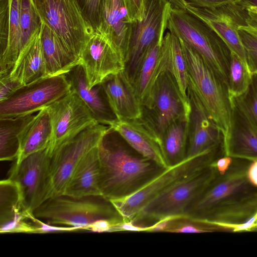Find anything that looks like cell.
<instances>
[{
	"instance_id": "obj_1",
	"label": "cell",
	"mask_w": 257,
	"mask_h": 257,
	"mask_svg": "<svg viewBox=\"0 0 257 257\" xmlns=\"http://www.w3.org/2000/svg\"><path fill=\"white\" fill-rule=\"evenodd\" d=\"M98 150L100 190L109 201L131 195L166 169L135 150L109 126Z\"/></svg>"
},
{
	"instance_id": "obj_2",
	"label": "cell",
	"mask_w": 257,
	"mask_h": 257,
	"mask_svg": "<svg viewBox=\"0 0 257 257\" xmlns=\"http://www.w3.org/2000/svg\"><path fill=\"white\" fill-rule=\"evenodd\" d=\"M179 40L187 64L188 88L222 133L223 151L230 135L234 107L227 85L194 49Z\"/></svg>"
},
{
	"instance_id": "obj_3",
	"label": "cell",
	"mask_w": 257,
	"mask_h": 257,
	"mask_svg": "<svg viewBox=\"0 0 257 257\" xmlns=\"http://www.w3.org/2000/svg\"><path fill=\"white\" fill-rule=\"evenodd\" d=\"M33 214L48 224L80 230L98 219L120 216L110 201L101 196L77 198L65 194L48 198Z\"/></svg>"
},
{
	"instance_id": "obj_4",
	"label": "cell",
	"mask_w": 257,
	"mask_h": 257,
	"mask_svg": "<svg viewBox=\"0 0 257 257\" xmlns=\"http://www.w3.org/2000/svg\"><path fill=\"white\" fill-rule=\"evenodd\" d=\"M217 150L186 159L165 169L140 190L125 198L110 200L124 221L135 222L143 209L177 183L207 167L217 157Z\"/></svg>"
},
{
	"instance_id": "obj_5",
	"label": "cell",
	"mask_w": 257,
	"mask_h": 257,
	"mask_svg": "<svg viewBox=\"0 0 257 257\" xmlns=\"http://www.w3.org/2000/svg\"><path fill=\"white\" fill-rule=\"evenodd\" d=\"M42 21L68 52L79 61L94 32L76 0H33Z\"/></svg>"
},
{
	"instance_id": "obj_6",
	"label": "cell",
	"mask_w": 257,
	"mask_h": 257,
	"mask_svg": "<svg viewBox=\"0 0 257 257\" xmlns=\"http://www.w3.org/2000/svg\"><path fill=\"white\" fill-rule=\"evenodd\" d=\"M167 29L194 49L227 85L229 51L223 49L209 28L186 10L172 7Z\"/></svg>"
},
{
	"instance_id": "obj_7",
	"label": "cell",
	"mask_w": 257,
	"mask_h": 257,
	"mask_svg": "<svg viewBox=\"0 0 257 257\" xmlns=\"http://www.w3.org/2000/svg\"><path fill=\"white\" fill-rule=\"evenodd\" d=\"M71 90L64 74L48 76L24 85L0 102V118L33 114L47 107Z\"/></svg>"
},
{
	"instance_id": "obj_8",
	"label": "cell",
	"mask_w": 257,
	"mask_h": 257,
	"mask_svg": "<svg viewBox=\"0 0 257 257\" xmlns=\"http://www.w3.org/2000/svg\"><path fill=\"white\" fill-rule=\"evenodd\" d=\"M108 128V126L100 123L88 127L52 153L50 163L51 197L64 194L80 162L98 145Z\"/></svg>"
},
{
	"instance_id": "obj_9",
	"label": "cell",
	"mask_w": 257,
	"mask_h": 257,
	"mask_svg": "<svg viewBox=\"0 0 257 257\" xmlns=\"http://www.w3.org/2000/svg\"><path fill=\"white\" fill-rule=\"evenodd\" d=\"M217 174L215 168L210 164L177 183L148 203L141 211L135 222L143 219L157 221L169 216H185L189 205Z\"/></svg>"
},
{
	"instance_id": "obj_10",
	"label": "cell",
	"mask_w": 257,
	"mask_h": 257,
	"mask_svg": "<svg viewBox=\"0 0 257 257\" xmlns=\"http://www.w3.org/2000/svg\"><path fill=\"white\" fill-rule=\"evenodd\" d=\"M48 147L33 153L11 168L9 179L18 185L23 201L31 213L51 197Z\"/></svg>"
},
{
	"instance_id": "obj_11",
	"label": "cell",
	"mask_w": 257,
	"mask_h": 257,
	"mask_svg": "<svg viewBox=\"0 0 257 257\" xmlns=\"http://www.w3.org/2000/svg\"><path fill=\"white\" fill-rule=\"evenodd\" d=\"M145 117L160 136L174 122L189 119L191 107L171 74L165 71L159 77L144 105Z\"/></svg>"
},
{
	"instance_id": "obj_12",
	"label": "cell",
	"mask_w": 257,
	"mask_h": 257,
	"mask_svg": "<svg viewBox=\"0 0 257 257\" xmlns=\"http://www.w3.org/2000/svg\"><path fill=\"white\" fill-rule=\"evenodd\" d=\"M46 108L52 125L48 147L50 155L60 146L85 129L99 123L85 103L73 90Z\"/></svg>"
},
{
	"instance_id": "obj_13",
	"label": "cell",
	"mask_w": 257,
	"mask_h": 257,
	"mask_svg": "<svg viewBox=\"0 0 257 257\" xmlns=\"http://www.w3.org/2000/svg\"><path fill=\"white\" fill-rule=\"evenodd\" d=\"M89 88L108 76L125 69V60L111 37L104 32L94 31L79 58Z\"/></svg>"
},
{
	"instance_id": "obj_14",
	"label": "cell",
	"mask_w": 257,
	"mask_h": 257,
	"mask_svg": "<svg viewBox=\"0 0 257 257\" xmlns=\"http://www.w3.org/2000/svg\"><path fill=\"white\" fill-rule=\"evenodd\" d=\"M172 8L167 0H148L143 19L133 23L125 69L129 77L147 49L164 36Z\"/></svg>"
},
{
	"instance_id": "obj_15",
	"label": "cell",
	"mask_w": 257,
	"mask_h": 257,
	"mask_svg": "<svg viewBox=\"0 0 257 257\" xmlns=\"http://www.w3.org/2000/svg\"><path fill=\"white\" fill-rule=\"evenodd\" d=\"M249 163L235 165L233 163L224 175L218 173L189 205L185 216L196 220L202 219L219 203L254 187L247 178L246 170Z\"/></svg>"
},
{
	"instance_id": "obj_16",
	"label": "cell",
	"mask_w": 257,
	"mask_h": 257,
	"mask_svg": "<svg viewBox=\"0 0 257 257\" xmlns=\"http://www.w3.org/2000/svg\"><path fill=\"white\" fill-rule=\"evenodd\" d=\"M108 126L137 152L165 169L169 167L164 155L160 135L143 115L135 119H116Z\"/></svg>"
},
{
	"instance_id": "obj_17",
	"label": "cell",
	"mask_w": 257,
	"mask_h": 257,
	"mask_svg": "<svg viewBox=\"0 0 257 257\" xmlns=\"http://www.w3.org/2000/svg\"><path fill=\"white\" fill-rule=\"evenodd\" d=\"M191 110L189 120L186 159L222 148V133L188 88Z\"/></svg>"
},
{
	"instance_id": "obj_18",
	"label": "cell",
	"mask_w": 257,
	"mask_h": 257,
	"mask_svg": "<svg viewBox=\"0 0 257 257\" xmlns=\"http://www.w3.org/2000/svg\"><path fill=\"white\" fill-rule=\"evenodd\" d=\"M20 0H1L0 75L10 74L21 51Z\"/></svg>"
},
{
	"instance_id": "obj_19",
	"label": "cell",
	"mask_w": 257,
	"mask_h": 257,
	"mask_svg": "<svg viewBox=\"0 0 257 257\" xmlns=\"http://www.w3.org/2000/svg\"><path fill=\"white\" fill-rule=\"evenodd\" d=\"M26 208L20 190L14 181L0 182V233H34L35 225L29 220L33 214Z\"/></svg>"
},
{
	"instance_id": "obj_20",
	"label": "cell",
	"mask_w": 257,
	"mask_h": 257,
	"mask_svg": "<svg viewBox=\"0 0 257 257\" xmlns=\"http://www.w3.org/2000/svg\"><path fill=\"white\" fill-rule=\"evenodd\" d=\"M100 84L117 119H135L143 116V106L125 69L108 76Z\"/></svg>"
},
{
	"instance_id": "obj_21",
	"label": "cell",
	"mask_w": 257,
	"mask_h": 257,
	"mask_svg": "<svg viewBox=\"0 0 257 257\" xmlns=\"http://www.w3.org/2000/svg\"><path fill=\"white\" fill-rule=\"evenodd\" d=\"M186 10L217 35L229 52L236 55L250 71L247 54L238 29V25L232 16L220 8L203 9L188 4Z\"/></svg>"
},
{
	"instance_id": "obj_22",
	"label": "cell",
	"mask_w": 257,
	"mask_h": 257,
	"mask_svg": "<svg viewBox=\"0 0 257 257\" xmlns=\"http://www.w3.org/2000/svg\"><path fill=\"white\" fill-rule=\"evenodd\" d=\"M133 24L126 0H101L100 24L97 29L104 32L111 37L122 53L125 60V65Z\"/></svg>"
},
{
	"instance_id": "obj_23",
	"label": "cell",
	"mask_w": 257,
	"mask_h": 257,
	"mask_svg": "<svg viewBox=\"0 0 257 257\" xmlns=\"http://www.w3.org/2000/svg\"><path fill=\"white\" fill-rule=\"evenodd\" d=\"M256 212L257 188L253 187L219 203L204 218L197 220L213 226L238 224L245 222Z\"/></svg>"
},
{
	"instance_id": "obj_24",
	"label": "cell",
	"mask_w": 257,
	"mask_h": 257,
	"mask_svg": "<svg viewBox=\"0 0 257 257\" xmlns=\"http://www.w3.org/2000/svg\"><path fill=\"white\" fill-rule=\"evenodd\" d=\"M64 74L71 90L83 101L99 123L108 126L116 119L109 107L101 84L89 88L81 64L76 65Z\"/></svg>"
},
{
	"instance_id": "obj_25",
	"label": "cell",
	"mask_w": 257,
	"mask_h": 257,
	"mask_svg": "<svg viewBox=\"0 0 257 257\" xmlns=\"http://www.w3.org/2000/svg\"><path fill=\"white\" fill-rule=\"evenodd\" d=\"M164 37L147 49L130 77L142 106L147 100L159 77L166 71L162 51Z\"/></svg>"
},
{
	"instance_id": "obj_26",
	"label": "cell",
	"mask_w": 257,
	"mask_h": 257,
	"mask_svg": "<svg viewBox=\"0 0 257 257\" xmlns=\"http://www.w3.org/2000/svg\"><path fill=\"white\" fill-rule=\"evenodd\" d=\"M223 154L249 162L257 159V126L234 105L230 135Z\"/></svg>"
},
{
	"instance_id": "obj_27",
	"label": "cell",
	"mask_w": 257,
	"mask_h": 257,
	"mask_svg": "<svg viewBox=\"0 0 257 257\" xmlns=\"http://www.w3.org/2000/svg\"><path fill=\"white\" fill-rule=\"evenodd\" d=\"M41 34L42 26L34 33L23 49L10 73L12 78L23 85L48 76Z\"/></svg>"
},
{
	"instance_id": "obj_28",
	"label": "cell",
	"mask_w": 257,
	"mask_h": 257,
	"mask_svg": "<svg viewBox=\"0 0 257 257\" xmlns=\"http://www.w3.org/2000/svg\"><path fill=\"white\" fill-rule=\"evenodd\" d=\"M99 171L97 146L92 149L80 162L64 194L77 198L101 196L99 187Z\"/></svg>"
},
{
	"instance_id": "obj_29",
	"label": "cell",
	"mask_w": 257,
	"mask_h": 257,
	"mask_svg": "<svg viewBox=\"0 0 257 257\" xmlns=\"http://www.w3.org/2000/svg\"><path fill=\"white\" fill-rule=\"evenodd\" d=\"M52 135L51 120L46 108L40 110L19 135L20 148L15 164L30 155L48 148Z\"/></svg>"
},
{
	"instance_id": "obj_30",
	"label": "cell",
	"mask_w": 257,
	"mask_h": 257,
	"mask_svg": "<svg viewBox=\"0 0 257 257\" xmlns=\"http://www.w3.org/2000/svg\"><path fill=\"white\" fill-rule=\"evenodd\" d=\"M41 41L47 76L65 74L79 64L61 44L52 30L42 21Z\"/></svg>"
},
{
	"instance_id": "obj_31",
	"label": "cell",
	"mask_w": 257,
	"mask_h": 257,
	"mask_svg": "<svg viewBox=\"0 0 257 257\" xmlns=\"http://www.w3.org/2000/svg\"><path fill=\"white\" fill-rule=\"evenodd\" d=\"M162 51L166 71L172 76L184 98L189 101L187 67L179 39L170 32L166 33L162 43Z\"/></svg>"
},
{
	"instance_id": "obj_32",
	"label": "cell",
	"mask_w": 257,
	"mask_h": 257,
	"mask_svg": "<svg viewBox=\"0 0 257 257\" xmlns=\"http://www.w3.org/2000/svg\"><path fill=\"white\" fill-rule=\"evenodd\" d=\"M189 120L183 118L174 122L161 136L164 155L169 167L186 159Z\"/></svg>"
},
{
	"instance_id": "obj_33",
	"label": "cell",
	"mask_w": 257,
	"mask_h": 257,
	"mask_svg": "<svg viewBox=\"0 0 257 257\" xmlns=\"http://www.w3.org/2000/svg\"><path fill=\"white\" fill-rule=\"evenodd\" d=\"M33 114L0 118V160H16L19 151V135L33 119Z\"/></svg>"
},
{
	"instance_id": "obj_34",
	"label": "cell",
	"mask_w": 257,
	"mask_h": 257,
	"mask_svg": "<svg viewBox=\"0 0 257 257\" xmlns=\"http://www.w3.org/2000/svg\"><path fill=\"white\" fill-rule=\"evenodd\" d=\"M252 74L241 59L229 52V65L228 75V90L230 98L242 95L247 89Z\"/></svg>"
},
{
	"instance_id": "obj_35",
	"label": "cell",
	"mask_w": 257,
	"mask_h": 257,
	"mask_svg": "<svg viewBox=\"0 0 257 257\" xmlns=\"http://www.w3.org/2000/svg\"><path fill=\"white\" fill-rule=\"evenodd\" d=\"M19 12L23 50L34 33L41 28L42 19L33 0H20Z\"/></svg>"
},
{
	"instance_id": "obj_36",
	"label": "cell",
	"mask_w": 257,
	"mask_h": 257,
	"mask_svg": "<svg viewBox=\"0 0 257 257\" xmlns=\"http://www.w3.org/2000/svg\"><path fill=\"white\" fill-rule=\"evenodd\" d=\"M234 105L253 124L257 126V72L252 74L246 91L233 99Z\"/></svg>"
},
{
	"instance_id": "obj_37",
	"label": "cell",
	"mask_w": 257,
	"mask_h": 257,
	"mask_svg": "<svg viewBox=\"0 0 257 257\" xmlns=\"http://www.w3.org/2000/svg\"><path fill=\"white\" fill-rule=\"evenodd\" d=\"M215 226L187 217H179L172 220L165 232L175 233H205L219 231Z\"/></svg>"
},
{
	"instance_id": "obj_38",
	"label": "cell",
	"mask_w": 257,
	"mask_h": 257,
	"mask_svg": "<svg viewBox=\"0 0 257 257\" xmlns=\"http://www.w3.org/2000/svg\"><path fill=\"white\" fill-rule=\"evenodd\" d=\"M86 21L93 28L97 29L100 24L101 0H76Z\"/></svg>"
},
{
	"instance_id": "obj_39",
	"label": "cell",
	"mask_w": 257,
	"mask_h": 257,
	"mask_svg": "<svg viewBox=\"0 0 257 257\" xmlns=\"http://www.w3.org/2000/svg\"><path fill=\"white\" fill-rule=\"evenodd\" d=\"M239 31L247 54L248 64L252 74L257 72V38L245 32Z\"/></svg>"
},
{
	"instance_id": "obj_40",
	"label": "cell",
	"mask_w": 257,
	"mask_h": 257,
	"mask_svg": "<svg viewBox=\"0 0 257 257\" xmlns=\"http://www.w3.org/2000/svg\"><path fill=\"white\" fill-rule=\"evenodd\" d=\"M29 220L31 221L36 227V233H47L59 232H68L79 230L77 227L56 225L48 224L43 220L36 217L34 214H32Z\"/></svg>"
},
{
	"instance_id": "obj_41",
	"label": "cell",
	"mask_w": 257,
	"mask_h": 257,
	"mask_svg": "<svg viewBox=\"0 0 257 257\" xmlns=\"http://www.w3.org/2000/svg\"><path fill=\"white\" fill-rule=\"evenodd\" d=\"M23 85L12 78L10 74L0 75V102L6 100Z\"/></svg>"
},
{
	"instance_id": "obj_42",
	"label": "cell",
	"mask_w": 257,
	"mask_h": 257,
	"mask_svg": "<svg viewBox=\"0 0 257 257\" xmlns=\"http://www.w3.org/2000/svg\"><path fill=\"white\" fill-rule=\"evenodd\" d=\"M122 220L120 216L98 219L86 226L85 230L97 232H112L114 227Z\"/></svg>"
},
{
	"instance_id": "obj_43",
	"label": "cell",
	"mask_w": 257,
	"mask_h": 257,
	"mask_svg": "<svg viewBox=\"0 0 257 257\" xmlns=\"http://www.w3.org/2000/svg\"><path fill=\"white\" fill-rule=\"evenodd\" d=\"M148 0H126L131 20L133 23L143 19Z\"/></svg>"
},
{
	"instance_id": "obj_44",
	"label": "cell",
	"mask_w": 257,
	"mask_h": 257,
	"mask_svg": "<svg viewBox=\"0 0 257 257\" xmlns=\"http://www.w3.org/2000/svg\"><path fill=\"white\" fill-rule=\"evenodd\" d=\"M188 4L195 7L215 9L236 3L237 0H185Z\"/></svg>"
},
{
	"instance_id": "obj_45",
	"label": "cell",
	"mask_w": 257,
	"mask_h": 257,
	"mask_svg": "<svg viewBox=\"0 0 257 257\" xmlns=\"http://www.w3.org/2000/svg\"><path fill=\"white\" fill-rule=\"evenodd\" d=\"M233 163V158L223 155L215 159L211 165L215 168L219 175H223L229 170Z\"/></svg>"
},
{
	"instance_id": "obj_46",
	"label": "cell",
	"mask_w": 257,
	"mask_h": 257,
	"mask_svg": "<svg viewBox=\"0 0 257 257\" xmlns=\"http://www.w3.org/2000/svg\"><path fill=\"white\" fill-rule=\"evenodd\" d=\"M246 175L250 184L257 188V159L249 162L247 167Z\"/></svg>"
},
{
	"instance_id": "obj_47",
	"label": "cell",
	"mask_w": 257,
	"mask_h": 257,
	"mask_svg": "<svg viewBox=\"0 0 257 257\" xmlns=\"http://www.w3.org/2000/svg\"><path fill=\"white\" fill-rule=\"evenodd\" d=\"M238 29L252 35L257 38V28L247 25H238Z\"/></svg>"
},
{
	"instance_id": "obj_48",
	"label": "cell",
	"mask_w": 257,
	"mask_h": 257,
	"mask_svg": "<svg viewBox=\"0 0 257 257\" xmlns=\"http://www.w3.org/2000/svg\"><path fill=\"white\" fill-rule=\"evenodd\" d=\"M248 18L246 21V25L257 28V13L247 11Z\"/></svg>"
},
{
	"instance_id": "obj_49",
	"label": "cell",
	"mask_w": 257,
	"mask_h": 257,
	"mask_svg": "<svg viewBox=\"0 0 257 257\" xmlns=\"http://www.w3.org/2000/svg\"><path fill=\"white\" fill-rule=\"evenodd\" d=\"M173 7L186 10L188 3L185 0H167Z\"/></svg>"
},
{
	"instance_id": "obj_50",
	"label": "cell",
	"mask_w": 257,
	"mask_h": 257,
	"mask_svg": "<svg viewBox=\"0 0 257 257\" xmlns=\"http://www.w3.org/2000/svg\"><path fill=\"white\" fill-rule=\"evenodd\" d=\"M236 3L240 4L244 9L249 6H257V0H237Z\"/></svg>"
},
{
	"instance_id": "obj_51",
	"label": "cell",
	"mask_w": 257,
	"mask_h": 257,
	"mask_svg": "<svg viewBox=\"0 0 257 257\" xmlns=\"http://www.w3.org/2000/svg\"><path fill=\"white\" fill-rule=\"evenodd\" d=\"M247 11L257 13V6H249L245 8Z\"/></svg>"
}]
</instances>
